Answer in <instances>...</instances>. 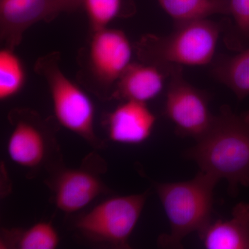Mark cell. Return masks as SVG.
I'll list each match as a JSON object with an SVG mask.
<instances>
[{"label":"cell","mask_w":249,"mask_h":249,"mask_svg":"<svg viewBox=\"0 0 249 249\" xmlns=\"http://www.w3.org/2000/svg\"><path fill=\"white\" fill-rule=\"evenodd\" d=\"M200 171L227 180L230 194L249 186V111L236 114L228 106L214 116L207 132L186 152Z\"/></svg>","instance_id":"cell-1"},{"label":"cell","mask_w":249,"mask_h":249,"mask_svg":"<svg viewBox=\"0 0 249 249\" xmlns=\"http://www.w3.org/2000/svg\"><path fill=\"white\" fill-rule=\"evenodd\" d=\"M224 22L209 19L175 24L168 35L146 34L134 45L141 62L163 70L174 66H205L215 57Z\"/></svg>","instance_id":"cell-2"},{"label":"cell","mask_w":249,"mask_h":249,"mask_svg":"<svg viewBox=\"0 0 249 249\" xmlns=\"http://www.w3.org/2000/svg\"><path fill=\"white\" fill-rule=\"evenodd\" d=\"M218 181L200 171L189 181L154 184L170 228L169 234L160 236V246L182 248L186 236L199 232L211 222L214 189Z\"/></svg>","instance_id":"cell-3"},{"label":"cell","mask_w":249,"mask_h":249,"mask_svg":"<svg viewBox=\"0 0 249 249\" xmlns=\"http://www.w3.org/2000/svg\"><path fill=\"white\" fill-rule=\"evenodd\" d=\"M35 71L46 80L59 124L97 148L103 146L94 130V105L89 96L62 71L60 55L52 52L37 59Z\"/></svg>","instance_id":"cell-4"},{"label":"cell","mask_w":249,"mask_h":249,"mask_svg":"<svg viewBox=\"0 0 249 249\" xmlns=\"http://www.w3.org/2000/svg\"><path fill=\"white\" fill-rule=\"evenodd\" d=\"M147 193L118 196L95 206L76 221L80 233L89 240L118 249H129Z\"/></svg>","instance_id":"cell-5"},{"label":"cell","mask_w":249,"mask_h":249,"mask_svg":"<svg viewBox=\"0 0 249 249\" xmlns=\"http://www.w3.org/2000/svg\"><path fill=\"white\" fill-rule=\"evenodd\" d=\"M168 79L165 115L175 125L178 135L197 141L213 121L209 97L185 79L182 67H170Z\"/></svg>","instance_id":"cell-6"},{"label":"cell","mask_w":249,"mask_h":249,"mask_svg":"<svg viewBox=\"0 0 249 249\" xmlns=\"http://www.w3.org/2000/svg\"><path fill=\"white\" fill-rule=\"evenodd\" d=\"M12 130L7 152L14 163L29 170L39 169L53 151V132L48 123L29 109H15L9 114Z\"/></svg>","instance_id":"cell-7"},{"label":"cell","mask_w":249,"mask_h":249,"mask_svg":"<svg viewBox=\"0 0 249 249\" xmlns=\"http://www.w3.org/2000/svg\"><path fill=\"white\" fill-rule=\"evenodd\" d=\"M134 47L119 29L105 28L92 32L86 52V70L99 89L114 87L132 63Z\"/></svg>","instance_id":"cell-8"},{"label":"cell","mask_w":249,"mask_h":249,"mask_svg":"<svg viewBox=\"0 0 249 249\" xmlns=\"http://www.w3.org/2000/svg\"><path fill=\"white\" fill-rule=\"evenodd\" d=\"M56 0H0V36L5 47L16 49L33 25L51 22L60 14Z\"/></svg>","instance_id":"cell-9"},{"label":"cell","mask_w":249,"mask_h":249,"mask_svg":"<svg viewBox=\"0 0 249 249\" xmlns=\"http://www.w3.org/2000/svg\"><path fill=\"white\" fill-rule=\"evenodd\" d=\"M62 170L53 183L54 202L62 212L72 213L84 209L106 190L97 170L88 164Z\"/></svg>","instance_id":"cell-10"},{"label":"cell","mask_w":249,"mask_h":249,"mask_svg":"<svg viewBox=\"0 0 249 249\" xmlns=\"http://www.w3.org/2000/svg\"><path fill=\"white\" fill-rule=\"evenodd\" d=\"M156 121L147 103L124 101L107 115L108 137L117 143L139 145L150 138Z\"/></svg>","instance_id":"cell-11"},{"label":"cell","mask_w":249,"mask_h":249,"mask_svg":"<svg viewBox=\"0 0 249 249\" xmlns=\"http://www.w3.org/2000/svg\"><path fill=\"white\" fill-rule=\"evenodd\" d=\"M169 71L145 62H133L123 73L110 95L120 101L147 103L163 91Z\"/></svg>","instance_id":"cell-12"},{"label":"cell","mask_w":249,"mask_h":249,"mask_svg":"<svg viewBox=\"0 0 249 249\" xmlns=\"http://www.w3.org/2000/svg\"><path fill=\"white\" fill-rule=\"evenodd\" d=\"M207 249H249V204L240 202L230 219L212 221L198 232Z\"/></svg>","instance_id":"cell-13"},{"label":"cell","mask_w":249,"mask_h":249,"mask_svg":"<svg viewBox=\"0 0 249 249\" xmlns=\"http://www.w3.org/2000/svg\"><path fill=\"white\" fill-rule=\"evenodd\" d=\"M211 65L214 79L231 90L239 100L249 96V45L235 55L214 57Z\"/></svg>","instance_id":"cell-14"},{"label":"cell","mask_w":249,"mask_h":249,"mask_svg":"<svg viewBox=\"0 0 249 249\" xmlns=\"http://www.w3.org/2000/svg\"><path fill=\"white\" fill-rule=\"evenodd\" d=\"M175 24L209 19L216 14L228 16L227 0H157Z\"/></svg>","instance_id":"cell-15"},{"label":"cell","mask_w":249,"mask_h":249,"mask_svg":"<svg viewBox=\"0 0 249 249\" xmlns=\"http://www.w3.org/2000/svg\"><path fill=\"white\" fill-rule=\"evenodd\" d=\"M91 32L107 28L116 18H128L135 14L133 0H83Z\"/></svg>","instance_id":"cell-16"},{"label":"cell","mask_w":249,"mask_h":249,"mask_svg":"<svg viewBox=\"0 0 249 249\" xmlns=\"http://www.w3.org/2000/svg\"><path fill=\"white\" fill-rule=\"evenodd\" d=\"M227 1L231 19L224 22V42L238 52L249 45V0Z\"/></svg>","instance_id":"cell-17"},{"label":"cell","mask_w":249,"mask_h":249,"mask_svg":"<svg viewBox=\"0 0 249 249\" xmlns=\"http://www.w3.org/2000/svg\"><path fill=\"white\" fill-rule=\"evenodd\" d=\"M27 73L24 64L14 49L4 47L0 51V99L17 95L25 85Z\"/></svg>","instance_id":"cell-18"},{"label":"cell","mask_w":249,"mask_h":249,"mask_svg":"<svg viewBox=\"0 0 249 249\" xmlns=\"http://www.w3.org/2000/svg\"><path fill=\"white\" fill-rule=\"evenodd\" d=\"M6 234L16 249H55L60 242L56 229L49 222L37 223L27 230H11Z\"/></svg>","instance_id":"cell-19"},{"label":"cell","mask_w":249,"mask_h":249,"mask_svg":"<svg viewBox=\"0 0 249 249\" xmlns=\"http://www.w3.org/2000/svg\"><path fill=\"white\" fill-rule=\"evenodd\" d=\"M60 12H71L82 6L83 0H56Z\"/></svg>","instance_id":"cell-20"}]
</instances>
